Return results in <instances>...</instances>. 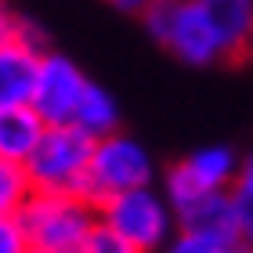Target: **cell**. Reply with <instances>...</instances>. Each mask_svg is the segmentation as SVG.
<instances>
[{
	"label": "cell",
	"instance_id": "e0dca14e",
	"mask_svg": "<svg viewBox=\"0 0 253 253\" xmlns=\"http://www.w3.org/2000/svg\"><path fill=\"white\" fill-rule=\"evenodd\" d=\"M0 253H29V239L18 217H0Z\"/></svg>",
	"mask_w": 253,
	"mask_h": 253
},
{
	"label": "cell",
	"instance_id": "30bf717a",
	"mask_svg": "<svg viewBox=\"0 0 253 253\" xmlns=\"http://www.w3.org/2000/svg\"><path fill=\"white\" fill-rule=\"evenodd\" d=\"M43 123L37 116V109L29 105H4L0 109V159H11V163H26L29 152L37 148Z\"/></svg>",
	"mask_w": 253,
	"mask_h": 253
},
{
	"label": "cell",
	"instance_id": "ac0fdd59",
	"mask_svg": "<svg viewBox=\"0 0 253 253\" xmlns=\"http://www.w3.org/2000/svg\"><path fill=\"white\" fill-rule=\"evenodd\" d=\"M26 26H29L26 15H18V11H11L7 4H0V43L26 37Z\"/></svg>",
	"mask_w": 253,
	"mask_h": 253
},
{
	"label": "cell",
	"instance_id": "8fae6325",
	"mask_svg": "<svg viewBox=\"0 0 253 253\" xmlns=\"http://www.w3.org/2000/svg\"><path fill=\"white\" fill-rule=\"evenodd\" d=\"M181 163H185V170L195 177L199 188H232L239 181L243 156H235L232 145H203L195 152H188Z\"/></svg>",
	"mask_w": 253,
	"mask_h": 253
},
{
	"label": "cell",
	"instance_id": "5b68a950",
	"mask_svg": "<svg viewBox=\"0 0 253 253\" xmlns=\"http://www.w3.org/2000/svg\"><path fill=\"white\" fill-rule=\"evenodd\" d=\"M152 181H156L152 152L137 137L112 130L105 137H98L94 148H90V163H87V177L80 195L98 206L101 199H109L116 192L141 188V185H152Z\"/></svg>",
	"mask_w": 253,
	"mask_h": 253
},
{
	"label": "cell",
	"instance_id": "ffe728a7",
	"mask_svg": "<svg viewBox=\"0 0 253 253\" xmlns=\"http://www.w3.org/2000/svg\"><path fill=\"white\" fill-rule=\"evenodd\" d=\"M243 58H253V37H250V43H246V54Z\"/></svg>",
	"mask_w": 253,
	"mask_h": 253
},
{
	"label": "cell",
	"instance_id": "ba28073f",
	"mask_svg": "<svg viewBox=\"0 0 253 253\" xmlns=\"http://www.w3.org/2000/svg\"><path fill=\"white\" fill-rule=\"evenodd\" d=\"M174 221H177V232H195V235H210V239H235L232 188L199 192L181 210H174Z\"/></svg>",
	"mask_w": 253,
	"mask_h": 253
},
{
	"label": "cell",
	"instance_id": "9a60e30c",
	"mask_svg": "<svg viewBox=\"0 0 253 253\" xmlns=\"http://www.w3.org/2000/svg\"><path fill=\"white\" fill-rule=\"evenodd\" d=\"M159 253H243L235 239H210L195 232H174Z\"/></svg>",
	"mask_w": 253,
	"mask_h": 253
},
{
	"label": "cell",
	"instance_id": "5bb4252c",
	"mask_svg": "<svg viewBox=\"0 0 253 253\" xmlns=\"http://www.w3.org/2000/svg\"><path fill=\"white\" fill-rule=\"evenodd\" d=\"M232 210H235V243L253 253V181L239 177L232 185Z\"/></svg>",
	"mask_w": 253,
	"mask_h": 253
},
{
	"label": "cell",
	"instance_id": "3957f363",
	"mask_svg": "<svg viewBox=\"0 0 253 253\" xmlns=\"http://www.w3.org/2000/svg\"><path fill=\"white\" fill-rule=\"evenodd\" d=\"M98 224L109 228L112 235H120L123 243L137 246L141 253H159L167 246V239L177 232V221H174V210H170L167 195L156 192L152 185L126 188V192L101 199Z\"/></svg>",
	"mask_w": 253,
	"mask_h": 253
},
{
	"label": "cell",
	"instance_id": "6da1fadb",
	"mask_svg": "<svg viewBox=\"0 0 253 253\" xmlns=\"http://www.w3.org/2000/svg\"><path fill=\"white\" fill-rule=\"evenodd\" d=\"M18 221L26 228L29 246L80 253L90 232L98 228V206L80 192H40L33 188L22 203Z\"/></svg>",
	"mask_w": 253,
	"mask_h": 253
},
{
	"label": "cell",
	"instance_id": "52a82bcc",
	"mask_svg": "<svg viewBox=\"0 0 253 253\" xmlns=\"http://www.w3.org/2000/svg\"><path fill=\"white\" fill-rule=\"evenodd\" d=\"M40 40V26L29 22L26 37L0 43V109L4 105H26L37 84V69H40V54L51 51Z\"/></svg>",
	"mask_w": 253,
	"mask_h": 253
},
{
	"label": "cell",
	"instance_id": "277c9868",
	"mask_svg": "<svg viewBox=\"0 0 253 253\" xmlns=\"http://www.w3.org/2000/svg\"><path fill=\"white\" fill-rule=\"evenodd\" d=\"M94 137H87L76 123H47L26 167L29 185L40 192H80L87 177Z\"/></svg>",
	"mask_w": 253,
	"mask_h": 253
},
{
	"label": "cell",
	"instance_id": "7c38bea8",
	"mask_svg": "<svg viewBox=\"0 0 253 253\" xmlns=\"http://www.w3.org/2000/svg\"><path fill=\"white\" fill-rule=\"evenodd\" d=\"M73 123L87 137H94V141L105 137V134H112V130H120V105H116V98H112L105 87H98V84L87 80L84 94H80V101H76Z\"/></svg>",
	"mask_w": 253,
	"mask_h": 253
},
{
	"label": "cell",
	"instance_id": "9c48e42d",
	"mask_svg": "<svg viewBox=\"0 0 253 253\" xmlns=\"http://www.w3.org/2000/svg\"><path fill=\"white\" fill-rule=\"evenodd\" d=\"M221 40L224 62H243L246 43L253 37V0H195Z\"/></svg>",
	"mask_w": 253,
	"mask_h": 253
},
{
	"label": "cell",
	"instance_id": "8992f818",
	"mask_svg": "<svg viewBox=\"0 0 253 253\" xmlns=\"http://www.w3.org/2000/svg\"><path fill=\"white\" fill-rule=\"evenodd\" d=\"M84 87H87V76L80 73V65L73 58H65L58 51H43L29 105L37 109V116L43 123H73V112H76Z\"/></svg>",
	"mask_w": 253,
	"mask_h": 253
},
{
	"label": "cell",
	"instance_id": "4fadbf2b",
	"mask_svg": "<svg viewBox=\"0 0 253 253\" xmlns=\"http://www.w3.org/2000/svg\"><path fill=\"white\" fill-rule=\"evenodd\" d=\"M29 192H33V185H29L26 167L11 163V159H0V217H18Z\"/></svg>",
	"mask_w": 253,
	"mask_h": 253
},
{
	"label": "cell",
	"instance_id": "d6986e66",
	"mask_svg": "<svg viewBox=\"0 0 253 253\" xmlns=\"http://www.w3.org/2000/svg\"><path fill=\"white\" fill-rule=\"evenodd\" d=\"M109 4H112V7H120L123 15H141V11L152 4V0H109Z\"/></svg>",
	"mask_w": 253,
	"mask_h": 253
},
{
	"label": "cell",
	"instance_id": "7a4b0ae2",
	"mask_svg": "<svg viewBox=\"0 0 253 253\" xmlns=\"http://www.w3.org/2000/svg\"><path fill=\"white\" fill-rule=\"evenodd\" d=\"M141 22L159 47H167L177 62L206 69L224 62L221 40L213 37L210 22L195 0H152L141 11Z\"/></svg>",
	"mask_w": 253,
	"mask_h": 253
},
{
	"label": "cell",
	"instance_id": "7402d4cb",
	"mask_svg": "<svg viewBox=\"0 0 253 253\" xmlns=\"http://www.w3.org/2000/svg\"><path fill=\"white\" fill-rule=\"evenodd\" d=\"M243 253H246V250H243Z\"/></svg>",
	"mask_w": 253,
	"mask_h": 253
},
{
	"label": "cell",
	"instance_id": "2e32d148",
	"mask_svg": "<svg viewBox=\"0 0 253 253\" xmlns=\"http://www.w3.org/2000/svg\"><path fill=\"white\" fill-rule=\"evenodd\" d=\"M80 253H141L137 246H130V243H123L120 235H112L109 228H94V232H90V239L84 243V250Z\"/></svg>",
	"mask_w": 253,
	"mask_h": 253
},
{
	"label": "cell",
	"instance_id": "44dd1931",
	"mask_svg": "<svg viewBox=\"0 0 253 253\" xmlns=\"http://www.w3.org/2000/svg\"><path fill=\"white\" fill-rule=\"evenodd\" d=\"M29 253H58V250H40V246H29Z\"/></svg>",
	"mask_w": 253,
	"mask_h": 253
}]
</instances>
